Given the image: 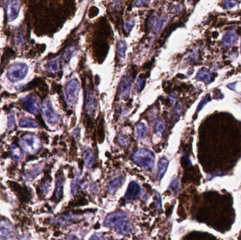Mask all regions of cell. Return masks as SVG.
<instances>
[{
    "label": "cell",
    "instance_id": "6da1fadb",
    "mask_svg": "<svg viewBox=\"0 0 241 240\" xmlns=\"http://www.w3.org/2000/svg\"><path fill=\"white\" fill-rule=\"evenodd\" d=\"M133 159L137 165L148 170L153 167L155 157L150 150L140 148L133 155Z\"/></svg>",
    "mask_w": 241,
    "mask_h": 240
},
{
    "label": "cell",
    "instance_id": "7a4b0ae2",
    "mask_svg": "<svg viewBox=\"0 0 241 240\" xmlns=\"http://www.w3.org/2000/svg\"><path fill=\"white\" fill-rule=\"evenodd\" d=\"M23 149L29 154L36 152L40 148L41 142L40 139L32 134H26L22 137L20 142Z\"/></svg>",
    "mask_w": 241,
    "mask_h": 240
},
{
    "label": "cell",
    "instance_id": "3957f363",
    "mask_svg": "<svg viewBox=\"0 0 241 240\" xmlns=\"http://www.w3.org/2000/svg\"><path fill=\"white\" fill-rule=\"evenodd\" d=\"M28 68L26 64L18 63L9 68L7 73L8 78L12 82L21 81L27 75Z\"/></svg>",
    "mask_w": 241,
    "mask_h": 240
},
{
    "label": "cell",
    "instance_id": "277c9868",
    "mask_svg": "<svg viewBox=\"0 0 241 240\" xmlns=\"http://www.w3.org/2000/svg\"><path fill=\"white\" fill-rule=\"evenodd\" d=\"M79 90H80V83L78 80L72 79L68 82L65 89L66 99L68 104L71 105L74 103L78 97Z\"/></svg>",
    "mask_w": 241,
    "mask_h": 240
},
{
    "label": "cell",
    "instance_id": "5b68a950",
    "mask_svg": "<svg viewBox=\"0 0 241 240\" xmlns=\"http://www.w3.org/2000/svg\"><path fill=\"white\" fill-rule=\"evenodd\" d=\"M43 112L45 115V119L49 123L55 125L59 122V117L57 113L54 111L52 107L51 102L48 99L45 100L43 104Z\"/></svg>",
    "mask_w": 241,
    "mask_h": 240
},
{
    "label": "cell",
    "instance_id": "8992f818",
    "mask_svg": "<svg viewBox=\"0 0 241 240\" xmlns=\"http://www.w3.org/2000/svg\"><path fill=\"white\" fill-rule=\"evenodd\" d=\"M16 232L12 223L6 221H0V240L15 239Z\"/></svg>",
    "mask_w": 241,
    "mask_h": 240
},
{
    "label": "cell",
    "instance_id": "52a82bcc",
    "mask_svg": "<svg viewBox=\"0 0 241 240\" xmlns=\"http://www.w3.org/2000/svg\"><path fill=\"white\" fill-rule=\"evenodd\" d=\"M128 214L123 211H117L110 213L106 217L104 221V225L107 228H113L116 223L122 221L123 219H126Z\"/></svg>",
    "mask_w": 241,
    "mask_h": 240
},
{
    "label": "cell",
    "instance_id": "ba28073f",
    "mask_svg": "<svg viewBox=\"0 0 241 240\" xmlns=\"http://www.w3.org/2000/svg\"><path fill=\"white\" fill-rule=\"evenodd\" d=\"M23 107L26 111L36 114L39 111L38 100L33 95H29L23 99Z\"/></svg>",
    "mask_w": 241,
    "mask_h": 240
},
{
    "label": "cell",
    "instance_id": "9c48e42d",
    "mask_svg": "<svg viewBox=\"0 0 241 240\" xmlns=\"http://www.w3.org/2000/svg\"><path fill=\"white\" fill-rule=\"evenodd\" d=\"M141 194V188L138 183L132 181L128 186L126 192L125 194V199L126 201H131L136 199Z\"/></svg>",
    "mask_w": 241,
    "mask_h": 240
},
{
    "label": "cell",
    "instance_id": "30bf717a",
    "mask_svg": "<svg viewBox=\"0 0 241 240\" xmlns=\"http://www.w3.org/2000/svg\"><path fill=\"white\" fill-rule=\"evenodd\" d=\"M131 87V78L128 75H123L120 82L119 95L121 98H126L129 94Z\"/></svg>",
    "mask_w": 241,
    "mask_h": 240
},
{
    "label": "cell",
    "instance_id": "8fae6325",
    "mask_svg": "<svg viewBox=\"0 0 241 240\" xmlns=\"http://www.w3.org/2000/svg\"><path fill=\"white\" fill-rule=\"evenodd\" d=\"M166 22H167V18L164 16L159 17L157 15H152L150 19V23L152 32L157 34L165 25Z\"/></svg>",
    "mask_w": 241,
    "mask_h": 240
},
{
    "label": "cell",
    "instance_id": "7c38bea8",
    "mask_svg": "<svg viewBox=\"0 0 241 240\" xmlns=\"http://www.w3.org/2000/svg\"><path fill=\"white\" fill-rule=\"evenodd\" d=\"M115 231L121 235H127L132 232L133 227L126 219H123L118 223H116L114 227Z\"/></svg>",
    "mask_w": 241,
    "mask_h": 240
},
{
    "label": "cell",
    "instance_id": "4fadbf2b",
    "mask_svg": "<svg viewBox=\"0 0 241 240\" xmlns=\"http://www.w3.org/2000/svg\"><path fill=\"white\" fill-rule=\"evenodd\" d=\"M85 110L88 114L93 115L97 107V100L93 94L89 92L85 94Z\"/></svg>",
    "mask_w": 241,
    "mask_h": 240
},
{
    "label": "cell",
    "instance_id": "5bb4252c",
    "mask_svg": "<svg viewBox=\"0 0 241 240\" xmlns=\"http://www.w3.org/2000/svg\"><path fill=\"white\" fill-rule=\"evenodd\" d=\"M20 9V4L17 0H10L8 4L7 12L10 20H14L17 16Z\"/></svg>",
    "mask_w": 241,
    "mask_h": 240
},
{
    "label": "cell",
    "instance_id": "9a60e30c",
    "mask_svg": "<svg viewBox=\"0 0 241 240\" xmlns=\"http://www.w3.org/2000/svg\"><path fill=\"white\" fill-rule=\"evenodd\" d=\"M169 166V161L166 158L163 157L160 160L158 163V172H157V180H160L164 175L167 167Z\"/></svg>",
    "mask_w": 241,
    "mask_h": 240
},
{
    "label": "cell",
    "instance_id": "2e32d148",
    "mask_svg": "<svg viewBox=\"0 0 241 240\" xmlns=\"http://www.w3.org/2000/svg\"><path fill=\"white\" fill-rule=\"evenodd\" d=\"M196 79L198 81H203L205 83H209L211 80V73L207 68H201L197 74Z\"/></svg>",
    "mask_w": 241,
    "mask_h": 240
},
{
    "label": "cell",
    "instance_id": "e0dca14e",
    "mask_svg": "<svg viewBox=\"0 0 241 240\" xmlns=\"http://www.w3.org/2000/svg\"><path fill=\"white\" fill-rule=\"evenodd\" d=\"M236 39H237V36H236V33L233 32V31H229V32L226 33L224 35L222 39V43L224 46H229L235 43Z\"/></svg>",
    "mask_w": 241,
    "mask_h": 240
},
{
    "label": "cell",
    "instance_id": "ac0fdd59",
    "mask_svg": "<svg viewBox=\"0 0 241 240\" xmlns=\"http://www.w3.org/2000/svg\"><path fill=\"white\" fill-rule=\"evenodd\" d=\"M123 181H124V180L121 177H117V178L114 179V180H112L109 183V186H108V191H109L110 194H114V193L116 192L120 188V187L122 185Z\"/></svg>",
    "mask_w": 241,
    "mask_h": 240
},
{
    "label": "cell",
    "instance_id": "d6986e66",
    "mask_svg": "<svg viewBox=\"0 0 241 240\" xmlns=\"http://www.w3.org/2000/svg\"><path fill=\"white\" fill-rule=\"evenodd\" d=\"M20 127L24 128H36L38 127L37 122L30 118H23L19 122Z\"/></svg>",
    "mask_w": 241,
    "mask_h": 240
},
{
    "label": "cell",
    "instance_id": "ffe728a7",
    "mask_svg": "<svg viewBox=\"0 0 241 240\" xmlns=\"http://www.w3.org/2000/svg\"><path fill=\"white\" fill-rule=\"evenodd\" d=\"M136 132L137 137L139 139H145V137L147 136V129L146 125L143 123H139L136 126Z\"/></svg>",
    "mask_w": 241,
    "mask_h": 240
},
{
    "label": "cell",
    "instance_id": "44dd1931",
    "mask_svg": "<svg viewBox=\"0 0 241 240\" xmlns=\"http://www.w3.org/2000/svg\"><path fill=\"white\" fill-rule=\"evenodd\" d=\"M84 160H85L86 167L90 168L92 165L95 160V156L92 149H88V150H86L85 154H84Z\"/></svg>",
    "mask_w": 241,
    "mask_h": 240
},
{
    "label": "cell",
    "instance_id": "7402d4cb",
    "mask_svg": "<svg viewBox=\"0 0 241 240\" xmlns=\"http://www.w3.org/2000/svg\"><path fill=\"white\" fill-rule=\"evenodd\" d=\"M11 154H12L13 159H14L15 161H20L23 157L21 150L16 146H12V149H11Z\"/></svg>",
    "mask_w": 241,
    "mask_h": 240
},
{
    "label": "cell",
    "instance_id": "603a6c76",
    "mask_svg": "<svg viewBox=\"0 0 241 240\" xmlns=\"http://www.w3.org/2000/svg\"><path fill=\"white\" fill-rule=\"evenodd\" d=\"M117 52H118L119 56L121 58H124L126 56V44L125 41L120 40L119 42L117 45Z\"/></svg>",
    "mask_w": 241,
    "mask_h": 240
},
{
    "label": "cell",
    "instance_id": "cb8c5ba5",
    "mask_svg": "<svg viewBox=\"0 0 241 240\" xmlns=\"http://www.w3.org/2000/svg\"><path fill=\"white\" fill-rule=\"evenodd\" d=\"M165 130V123L163 120H159L154 125V131L157 134H162Z\"/></svg>",
    "mask_w": 241,
    "mask_h": 240
},
{
    "label": "cell",
    "instance_id": "d4e9b609",
    "mask_svg": "<svg viewBox=\"0 0 241 240\" xmlns=\"http://www.w3.org/2000/svg\"><path fill=\"white\" fill-rule=\"evenodd\" d=\"M58 61H59V58L57 57L55 59L52 60V61H50L47 66V69L49 71H50V72H56V71L58 70L59 69Z\"/></svg>",
    "mask_w": 241,
    "mask_h": 240
},
{
    "label": "cell",
    "instance_id": "484cf974",
    "mask_svg": "<svg viewBox=\"0 0 241 240\" xmlns=\"http://www.w3.org/2000/svg\"><path fill=\"white\" fill-rule=\"evenodd\" d=\"M75 52H76V48H75L74 46H71V47L68 48L65 52L64 54V57H63L64 61H65L66 63L69 61L71 58L74 55Z\"/></svg>",
    "mask_w": 241,
    "mask_h": 240
},
{
    "label": "cell",
    "instance_id": "4316f807",
    "mask_svg": "<svg viewBox=\"0 0 241 240\" xmlns=\"http://www.w3.org/2000/svg\"><path fill=\"white\" fill-rule=\"evenodd\" d=\"M179 187H180V183H179V180L178 178H174L172 180L171 184H170V186H169V189L171 190V191H173V192L176 194L177 192H178L179 190Z\"/></svg>",
    "mask_w": 241,
    "mask_h": 240
},
{
    "label": "cell",
    "instance_id": "83f0119b",
    "mask_svg": "<svg viewBox=\"0 0 241 240\" xmlns=\"http://www.w3.org/2000/svg\"><path fill=\"white\" fill-rule=\"evenodd\" d=\"M224 6L226 9H230L233 8L238 4V0H224Z\"/></svg>",
    "mask_w": 241,
    "mask_h": 240
},
{
    "label": "cell",
    "instance_id": "f1b7e54d",
    "mask_svg": "<svg viewBox=\"0 0 241 240\" xmlns=\"http://www.w3.org/2000/svg\"><path fill=\"white\" fill-rule=\"evenodd\" d=\"M80 185V179H79V174H77L75 179L72 182L71 184V190H72V193L73 194H75L76 192L77 188H78V186Z\"/></svg>",
    "mask_w": 241,
    "mask_h": 240
},
{
    "label": "cell",
    "instance_id": "f546056e",
    "mask_svg": "<svg viewBox=\"0 0 241 240\" xmlns=\"http://www.w3.org/2000/svg\"><path fill=\"white\" fill-rule=\"evenodd\" d=\"M62 189H63L62 182H61V179H59L58 181H57V190H56V196L58 199L62 197V192H63Z\"/></svg>",
    "mask_w": 241,
    "mask_h": 240
},
{
    "label": "cell",
    "instance_id": "4dcf8cb0",
    "mask_svg": "<svg viewBox=\"0 0 241 240\" xmlns=\"http://www.w3.org/2000/svg\"><path fill=\"white\" fill-rule=\"evenodd\" d=\"M134 24L135 23H134L133 20H132V19L126 21L124 23V30L127 33H130V31L132 30L133 28Z\"/></svg>",
    "mask_w": 241,
    "mask_h": 240
},
{
    "label": "cell",
    "instance_id": "1f68e13d",
    "mask_svg": "<svg viewBox=\"0 0 241 240\" xmlns=\"http://www.w3.org/2000/svg\"><path fill=\"white\" fill-rule=\"evenodd\" d=\"M209 100H210V95L209 94H207L206 96H205L204 98H203V99L202 100V101H201L200 103L199 104L198 107V108H197V111H198V112L200 111L201 110V108H202L203 106H204L205 104L207 103V101H209Z\"/></svg>",
    "mask_w": 241,
    "mask_h": 240
},
{
    "label": "cell",
    "instance_id": "d6a6232c",
    "mask_svg": "<svg viewBox=\"0 0 241 240\" xmlns=\"http://www.w3.org/2000/svg\"><path fill=\"white\" fill-rule=\"evenodd\" d=\"M181 106L180 104H176V107L174 108V109L173 111V113H172V118H176L177 116L179 117V115H180V113H181Z\"/></svg>",
    "mask_w": 241,
    "mask_h": 240
},
{
    "label": "cell",
    "instance_id": "836d02e7",
    "mask_svg": "<svg viewBox=\"0 0 241 240\" xmlns=\"http://www.w3.org/2000/svg\"><path fill=\"white\" fill-rule=\"evenodd\" d=\"M149 1L150 0H138V2H136V5L138 6H143L145 4H147Z\"/></svg>",
    "mask_w": 241,
    "mask_h": 240
},
{
    "label": "cell",
    "instance_id": "e575fe53",
    "mask_svg": "<svg viewBox=\"0 0 241 240\" xmlns=\"http://www.w3.org/2000/svg\"><path fill=\"white\" fill-rule=\"evenodd\" d=\"M143 80H141V79L139 78L138 80V81H137V84H136L137 89H138V90H141V88H142V87H143Z\"/></svg>",
    "mask_w": 241,
    "mask_h": 240
},
{
    "label": "cell",
    "instance_id": "d590c367",
    "mask_svg": "<svg viewBox=\"0 0 241 240\" xmlns=\"http://www.w3.org/2000/svg\"><path fill=\"white\" fill-rule=\"evenodd\" d=\"M14 115H10L9 116V128H13L14 126Z\"/></svg>",
    "mask_w": 241,
    "mask_h": 240
},
{
    "label": "cell",
    "instance_id": "8d00e7d4",
    "mask_svg": "<svg viewBox=\"0 0 241 240\" xmlns=\"http://www.w3.org/2000/svg\"><path fill=\"white\" fill-rule=\"evenodd\" d=\"M157 206L158 208H161V197L160 196V194L158 193H157Z\"/></svg>",
    "mask_w": 241,
    "mask_h": 240
},
{
    "label": "cell",
    "instance_id": "74e56055",
    "mask_svg": "<svg viewBox=\"0 0 241 240\" xmlns=\"http://www.w3.org/2000/svg\"><path fill=\"white\" fill-rule=\"evenodd\" d=\"M188 1L189 2H192V1H193V0H188Z\"/></svg>",
    "mask_w": 241,
    "mask_h": 240
},
{
    "label": "cell",
    "instance_id": "f35d334b",
    "mask_svg": "<svg viewBox=\"0 0 241 240\" xmlns=\"http://www.w3.org/2000/svg\"><path fill=\"white\" fill-rule=\"evenodd\" d=\"M240 51H241V43H240Z\"/></svg>",
    "mask_w": 241,
    "mask_h": 240
}]
</instances>
